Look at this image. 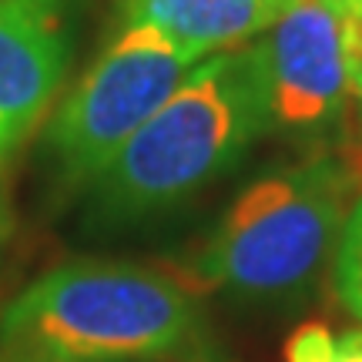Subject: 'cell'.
Listing matches in <instances>:
<instances>
[{"label": "cell", "instance_id": "12", "mask_svg": "<svg viewBox=\"0 0 362 362\" xmlns=\"http://www.w3.org/2000/svg\"><path fill=\"white\" fill-rule=\"evenodd\" d=\"M342 13H362V0H342Z\"/></svg>", "mask_w": 362, "mask_h": 362}, {"label": "cell", "instance_id": "1", "mask_svg": "<svg viewBox=\"0 0 362 362\" xmlns=\"http://www.w3.org/2000/svg\"><path fill=\"white\" fill-rule=\"evenodd\" d=\"M192 285L131 262L78 259L0 312V362H218Z\"/></svg>", "mask_w": 362, "mask_h": 362}, {"label": "cell", "instance_id": "11", "mask_svg": "<svg viewBox=\"0 0 362 362\" xmlns=\"http://www.w3.org/2000/svg\"><path fill=\"white\" fill-rule=\"evenodd\" d=\"M13 218L7 211V202H4V192H0V259H4V248H7V238H11Z\"/></svg>", "mask_w": 362, "mask_h": 362}, {"label": "cell", "instance_id": "10", "mask_svg": "<svg viewBox=\"0 0 362 362\" xmlns=\"http://www.w3.org/2000/svg\"><path fill=\"white\" fill-rule=\"evenodd\" d=\"M346 71H349V94L356 98L362 121V13H346Z\"/></svg>", "mask_w": 362, "mask_h": 362}, {"label": "cell", "instance_id": "5", "mask_svg": "<svg viewBox=\"0 0 362 362\" xmlns=\"http://www.w3.org/2000/svg\"><path fill=\"white\" fill-rule=\"evenodd\" d=\"M269 117L282 131L315 134L346 107V13L332 0H292L259 40Z\"/></svg>", "mask_w": 362, "mask_h": 362}, {"label": "cell", "instance_id": "7", "mask_svg": "<svg viewBox=\"0 0 362 362\" xmlns=\"http://www.w3.org/2000/svg\"><path fill=\"white\" fill-rule=\"evenodd\" d=\"M292 0H117L121 24H144L202 61L269 30Z\"/></svg>", "mask_w": 362, "mask_h": 362}, {"label": "cell", "instance_id": "8", "mask_svg": "<svg viewBox=\"0 0 362 362\" xmlns=\"http://www.w3.org/2000/svg\"><path fill=\"white\" fill-rule=\"evenodd\" d=\"M336 288L342 305L362 319V202H356L352 215L342 221L336 245Z\"/></svg>", "mask_w": 362, "mask_h": 362}, {"label": "cell", "instance_id": "6", "mask_svg": "<svg viewBox=\"0 0 362 362\" xmlns=\"http://www.w3.org/2000/svg\"><path fill=\"white\" fill-rule=\"evenodd\" d=\"M64 71V4L0 0V171L57 98Z\"/></svg>", "mask_w": 362, "mask_h": 362}, {"label": "cell", "instance_id": "9", "mask_svg": "<svg viewBox=\"0 0 362 362\" xmlns=\"http://www.w3.org/2000/svg\"><path fill=\"white\" fill-rule=\"evenodd\" d=\"M288 362H362V332L332 336L325 325H302L288 339Z\"/></svg>", "mask_w": 362, "mask_h": 362}, {"label": "cell", "instance_id": "2", "mask_svg": "<svg viewBox=\"0 0 362 362\" xmlns=\"http://www.w3.org/2000/svg\"><path fill=\"white\" fill-rule=\"evenodd\" d=\"M272 124L262 44L211 54L90 178L94 215L111 225L151 218L238 165Z\"/></svg>", "mask_w": 362, "mask_h": 362}, {"label": "cell", "instance_id": "3", "mask_svg": "<svg viewBox=\"0 0 362 362\" xmlns=\"http://www.w3.org/2000/svg\"><path fill=\"white\" fill-rule=\"evenodd\" d=\"M349 192L339 158L262 175L208 235L194 275L248 302L298 296L336 248Z\"/></svg>", "mask_w": 362, "mask_h": 362}, {"label": "cell", "instance_id": "4", "mask_svg": "<svg viewBox=\"0 0 362 362\" xmlns=\"http://www.w3.org/2000/svg\"><path fill=\"white\" fill-rule=\"evenodd\" d=\"M198 64L144 24H121L47 124L67 178H98Z\"/></svg>", "mask_w": 362, "mask_h": 362}]
</instances>
